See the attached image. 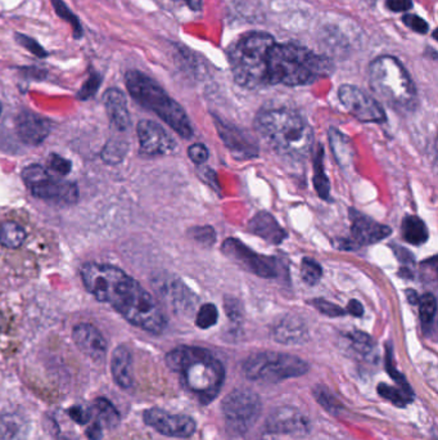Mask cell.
<instances>
[{"instance_id": "6da1fadb", "label": "cell", "mask_w": 438, "mask_h": 440, "mask_svg": "<svg viewBox=\"0 0 438 440\" xmlns=\"http://www.w3.org/2000/svg\"><path fill=\"white\" fill-rule=\"evenodd\" d=\"M83 286L97 300L110 304L126 321L151 334H161L167 320L154 296L117 266L86 263L81 266Z\"/></svg>"}, {"instance_id": "7a4b0ae2", "label": "cell", "mask_w": 438, "mask_h": 440, "mask_svg": "<svg viewBox=\"0 0 438 440\" xmlns=\"http://www.w3.org/2000/svg\"><path fill=\"white\" fill-rule=\"evenodd\" d=\"M258 133L279 154L302 159L313 145L311 126L299 112L288 107H266L255 119Z\"/></svg>"}, {"instance_id": "3957f363", "label": "cell", "mask_w": 438, "mask_h": 440, "mask_svg": "<svg viewBox=\"0 0 438 440\" xmlns=\"http://www.w3.org/2000/svg\"><path fill=\"white\" fill-rule=\"evenodd\" d=\"M166 364L170 370L180 373L184 385L202 403L215 399L223 386V363L207 349L183 345L167 354Z\"/></svg>"}, {"instance_id": "277c9868", "label": "cell", "mask_w": 438, "mask_h": 440, "mask_svg": "<svg viewBox=\"0 0 438 440\" xmlns=\"http://www.w3.org/2000/svg\"><path fill=\"white\" fill-rule=\"evenodd\" d=\"M332 72V63L325 57L296 44H274L267 58L269 85L288 86L311 84Z\"/></svg>"}, {"instance_id": "5b68a950", "label": "cell", "mask_w": 438, "mask_h": 440, "mask_svg": "<svg viewBox=\"0 0 438 440\" xmlns=\"http://www.w3.org/2000/svg\"><path fill=\"white\" fill-rule=\"evenodd\" d=\"M125 84L134 101L156 113L184 140L193 135V126L187 112L154 79L140 71L130 70L125 74Z\"/></svg>"}, {"instance_id": "8992f818", "label": "cell", "mask_w": 438, "mask_h": 440, "mask_svg": "<svg viewBox=\"0 0 438 440\" xmlns=\"http://www.w3.org/2000/svg\"><path fill=\"white\" fill-rule=\"evenodd\" d=\"M275 40L266 33H248L229 50L231 72L237 84L247 89L269 85L267 58Z\"/></svg>"}, {"instance_id": "52a82bcc", "label": "cell", "mask_w": 438, "mask_h": 440, "mask_svg": "<svg viewBox=\"0 0 438 440\" xmlns=\"http://www.w3.org/2000/svg\"><path fill=\"white\" fill-rule=\"evenodd\" d=\"M369 84L378 97L392 107L409 108L417 91L403 63L392 56H381L369 66Z\"/></svg>"}, {"instance_id": "ba28073f", "label": "cell", "mask_w": 438, "mask_h": 440, "mask_svg": "<svg viewBox=\"0 0 438 440\" xmlns=\"http://www.w3.org/2000/svg\"><path fill=\"white\" fill-rule=\"evenodd\" d=\"M242 367L246 378L270 384L304 376L309 371V364L299 356L278 351L252 354L244 361Z\"/></svg>"}, {"instance_id": "9c48e42d", "label": "cell", "mask_w": 438, "mask_h": 440, "mask_svg": "<svg viewBox=\"0 0 438 440\" xmlns=\"http://www.w3.org/2000/svg\"><path fill=\"white\" fill-rule=\"evenodd\" d=\"M22 179L31 195L52 203L71 205L79 198V188L75 183L58 179L42 165H30L23 169Z\"/></svg>"}, {"instance_id": "30bf717a", "label": "cell", "mask_w": 438, "mask_h": 440, "mask_svg": "<svg viewBox=\"0 0 438 440\" xmlns=\"http://www.w3.org/2000/svg\"><path fill=\"white\" fill-rule=\"evenodd\" d=\"M261 400L256 393L237 389L229 393L221 405L226 425L234 433H246L261 413Z\"/></svg>"}, {"instance_id": "8fae6325", "label": "cell", "mask_w": 438, "mask_h": 440, "mask_svg": "<svg viewBox=\"0 0 438 440\" xmlns=\"http://www.w3.org/2000/svg\"><path fill=\"white\" fill-rule=\"evenodd\" d=\"M221 252L226 258L261 278L274 280L280 273L277 259L266 255H260L250 250L248 246L242 244L237 238H226L221 246Z\"/></svg>"}, {"instance_id": "7c38bea8", "label": "cell", "mask_w": 438, "mask_h": 440, "mask_svg": "<svg viewBox=\"0 0 438 440\" xmlns=\"http://www.w3.org/2000/svg\"><path fill=\"white\" fill-rule=\"evenodd\" d=\"M338 98L342 106L362 123H384L387 120L382 105L357 86L341 85Z\"/></svg>"}, {"instance_id": "4fadbf2b", "label": "cell", "mask_w": 438, "mask_h": 440, "mask_svg": "<svg viewBox=\"0 0 438 440\" xmlns=\"http://www.w3.org/2000/svg\"><path fill=\"white\" fill-rule=\"evenodd\" d=\"M140 154L144 156H163L174 152L176 148L173 135L152 120H142L137 126Z\"/></svg>"}, {"instance_id": "5bb4252c", "label": "cell", "mask_w": 438, "mask_h": 440, "mask_svg": "<svg viewBox=\"0 0 438 440\" xmlns=\"http://www.w3.org/2000/svg\"><path fill=\"white\" fill-rule=\"evenodd\" d=\"M146 425L171 438H189L195 431V421L187 414H171L160 408L144 412Z\"/></svg>"}, {"instance_id": "9a60e30c", "label": "cell", "mask_w": 438, "mask_h": 440, "mask_svg": "<svg viewBox=\"0 0 438 440\" xmlns=\"http://www.w3.org/2000/svg\"><path fill=\"white\" fill-rule=\"evenodd\" d=\"M215 125L224 145L229 148L234 157L239 160H247L258 156V143L250 133L217 118H215Z\"/></svg>"}, {"instance_id": "2e32d148", "label": "cell", "mask_w": 438, "mask_h": 440, "mask_svg": "<svg viewBox=\"0 0 438 440\" xmlns=\"http://www.w3.org/2000/svg\"><path fill=\"white\" fill-rule=\"evenodd\" d=\"M350 220L352 242L356 247L376 244L391 236L392 233L390 227L378 223L355 209L350 210Z\"/></svg>"}, {"instance_id": "e0dca14e", "label": "cell", "mask_w": 438, "mask_h": 440, "mask_svg": "<svg viewBox=\"0 0 438 440\" xmlns=\"http://www.w3.org/2000/svg\"><path fill=\"white\" fill-rule=\"evenodd\" d=\"M265 429L272 434H305L310 429V421L297 408L285 405L270 413Z\"/></svg>"}, {"instance_id": "ac0fdd59", "label": "cell", "mask_w": 438, "mask_h": 440, "mask_svg": "<svg viewBox=\"0 0 438 440\" xmlns=\"http://www.w3.org/2000/svg\"><path fill=\"white\" fill-rule=\"evenodd\" d=\"M16 130L22 142L30 146H39L50 134L52 124L40 115L23 111L16 119Z\"/></svg>"}, {"instance_id": "d6986e66", "label": "cell", "mask_w": 438, "mask_h": 440, "mask_svg": "<svg viewBox=\"0 0 438 440\" xmlns=\"http://www.w3.org/2000/svg\"><path fill=\"white\" fill-rule=\"evenodd\" d=\"M74 342L85 356L96 362H102L107 353V342L100 331L89 323H80L72 332Z\"/></svg>"}, {"instance_id": "ffe728a7", "label": "cell", "mask_w": 438, "mask_h": 440, "mask_svg": "<svg viewBox=\"0 0 438 440\" xmlns=\"http://www.w3.org/2000/svg\"><path fill=\"white\" fill-rule=\"evenodd\" d=\"M103 102L112 126L119 132L127 130L130 126V113L127 110L125 94L117 88H110L105 91Z\"/></svg>"}, {"instance_id": "44dd1931", "label": "cell", "mask_w": 438, "mask_h": 440, "mask_svg": "<svg viewBox=\"0 0 438 440\" xmlns=\"http://www.w3.org/2000/svg\"><path fill=\"white\" fill-rule=\"evenodd\" d=\"M272 337L275 342H282L285 345L302 344L309 337L305 321L299 315H287L274 326Z\"/></svg>"}, {"instance_id": "7402d4cb", "label": "cell", "mask_w": 438, "mask_h": 440, "mask_svg": "<svg viewBox=\"0 0 438 440\" xmlns=\"http://www.w3.org/2000/svg\"><path fill=\"white\" fill-rule=\"evenodd\" d=\"M248 231L272 244H280L287 238L284 228L277 222V219L272 217L270 213L266 211H260L250 219Z\"/></svg>"}, {"instance_id": "603a6c76", "label": "cell", "mask_w": 438, "mask_h": 440, "mask_svg": "<svg viewBox=\"0 0 438 440\" xmlns=\"http://www.w3.org/2000/svg\"><path fill=\"white\" fill-rule=\"evenodd\" d=\"M111 367L112 375L116 384L122 389L132 388L134 378H132V358L130 350L124 345L117 346L112 356Z\"/></svg>"}, {"instance_id": "cb8c5ba5", "label": "cell", "mask_w": 438, "mask_h": 440, "mask_svg": "<svg viewBox=\"0 0 438 440\" xmlns=\"http://www.w3.org/2000/svg\"><path fill=\"white\" fill-rule=\"evenodd\" d=\"M170 301V304L178 312H193L195 308V293L183 283V281L175 280L167 282L165 293H162Z\"/></svg>"}, {"instance_id": "d4e9b609", "label": "cell", "mask_w": 438, "mask_h": 440, "mask_svg": "<svg viewBox=\"0 0 438 440\" xmlns=\"http://www.w3.org/2000/svg\"><path fill=\"white\" fill-rule=\"evenodd\" d=\"M401 233H403V239L414 246L425 244L430 237L428 228L425 222L415 215L405 217L403 225H401Z\"/></svg>"}, {"instance_id": "484cf974", "label": "cell", "mask_w": 438, "mask_h": 440, "mask_svg": "<svg viewBox=\"0 0 438 440\" xmlns=\"http://www.w3.org/2000/svg\"><path fill=\"white\" fill-rule=\"evenodd\" d=\"M324 150L323 146L318 143L313 154V187L316 193L323 200H329L330 196V183L328 181L325 169H324Z\"/></svg>"}, {"instance_id": "4316f807", "label": "cell", "mask_w": 438, "mask_h": 440, "mask_svg": "<svg viewBox=\"0 0 438 440\" xmlns=\"http://www.w3.org/2000/svg\"><path fill=\"white\" fill-rule=\"evenodd\" d=\"M329 142L333 151L334 156L342 167H347L354 157V150L351 146V142L345 134L340 130L330 128L329 129Z\"/></svg>"}, {"instance_id": "83f0119b", "label": "cell", "mask_w": 438, "mask_h": 440, "mask_svg": "<svg viewBox=\"0 0 438 440\" xmlns=\"http://www.w3.org/2000/svg\"><path fill=\"white\" fill-rule=\"evenodd\" d=\"M26 430V422L16 413L0 417V440H22Z\"/></svg>"}, {"instance_id": "f1b7e54d", "label": "cell", "mask_w": 438, "mask_h": 440, "mask_svg": "<svg viewBox=\"0 0 438 440\" xmlns=\"http://www.w3.org/2000/svg\"><path fill=\"white\" fill-rule=\"evenodd\" d=\"M26 239V231L13 220L0 224V244L7 249H18Z\"/></svg>"}, {"instance_id": "f546056e", "label": "cell", "mask_w": 438, "mask_h": 440, "mask_svg": "<svg viewBox=\"0 0 438 440\" xmlns=\"http://www.w3.org/2000/svg\"><path fill=\"white\" fill-rule=\"evenodd\" d=\"M94 416L100 427H113L119 424V413L107 399L99 398L93 405Z\"/></svg>"}, {"instance_id": "4dcf8cb0", "label": "cell", "mask_w": 438, "mask_h": 440, "mask_svg": "<svg viewBox=\"0 0 438 440\" xmlns=\"http://www.w3.org/2000/svg\"><path fill=\"white\" fill-rule=\"evenodd\" d=\"M53 7L56 9V13L64 20L66 22H69L71 25V28L74 30V38L75 39H80L83 35V26L79 21L76 14L72 13L70 11V8L66 6V3L63 0H50Z\"/></svg>"}, {"instance_id": "1f68e13d", "label": "cell", "mask_w": 438, "mask_h": 440, "mask_svg": "<svg viewBox=\"0 0 438 440\" xmlns=\"http://www.w3.org/2000/svg\"><path fill=\"white\" fill-rule=\"evenodd\" d=\"M419 315H420V321L423 325H431L436 310H437V300L434 298V295L431 293H427L419 298Z\"/></svg>"}, {"instance_id": "d6a6232c", "label": "cell", "mask_w": 438, "mask_h": 440, "mask_svg": "<svg viewBox=\"0 0 438 440\" xmlns=\"http://www.w3.org/2000/svg\"><path fill=\"white\" fill-rule=\"evenodd\" d=\"M301 277L310 286H315L323 277V268L313 259L305 258L301 263Z\"/></svg>"}, {"instance_id": "836d02e7", "label": "cell", "mask_w": 438, "mask_h": 440, "mask_svg": "<svg viewBox=\"0 0 438 440\" xmlns=\"http://www.w3.org/2000/svg\"><path fill=\"white\" fill-rule=\"evenodd\" d=\"M219 320V312H217V308L207 303V304H203L198 313L195 315V325L197 327H200L202 329H207L212 326H215Z\"/></svg>"}, {"instance_id": "e575fe53", "label": "cell", "mask_w": 438, "mask_h": 440, "mask_svg": "<svg viewBox=\"0 0 438 440\" xmlns=\"http://www.w3.org/2000/svg\"><path fill=\"white\" fill-rule=\"evenodd\" d=\"M126 151H127V145L124 142L110 140L102 151V159L110 165H116L122 160Z\"/></svg>"}, {"instance_id": "d590c367", "label": "cell", "mask_w": 438, "mask_h": 440, "mask_svg": "<svg viewBox=\"0 0 438 440\" xmlns=\"http://www.w3.org/2000/svg\"><path fill=\"white\" fill-rule=\"evenodd\" d=\"M379 394L382 395L383 398L390 399L395 405H405L408 402H410L411 391L400 390V389H395L392 386L388 385L381 384L378 388Z\"/></svg>"}, {"instance_id": "8d00e7d4", "label": "cell", "mask_w": 438, "mask_h": 440, "mask_svg": "<svg viewBox=\"0 0 438 440\" xmlns=\"http://www.w3.org/2000/svg\"><path fill=\"white\" fill-rule=\"evenodd\" d=\"M350 340H351V344L355 348L356 351L362 353L364 356H368L369 353H371L373 348H374L373 339L362 331L352 332L350 335Z\"/></svg>"}, {"instance_id": "74e56055", "label": "cell", "mask_w": 438, "mask_h": 440, "mask_svg": "<svg viewBox=\"0 0 438 440\" xmlns=\"http://www.w3.org/2000/svg\"><path fill=\"white\" fill-rule=\"evenodd\" d=\"M189 235L195 241L200 242L203 246H211V244H215V230L212 227H209V225L195 227V228L189 230Z\"/></svg>"}, {"instance_id": "f35d334b", "label": "cell", "mask_w": 438, "mask_h": 440, "mask_svg": "<svg viewBox=\"0 0 438 440\" xmlns=\"http://www.w3.org/2000/svg\"><path fill=\"white\" fill-rule=\"evenodd\" d=\"M311 304L319 310L320 313L328 315V317H342V315H347L346 309H343L340 305H335L330 301L324 300V299H315Z\"/></svg>"}, {"instance_id": "ab89813d", "label": "cell", "mask_w": 438, "mask_h": 440, "mask_svg": "<svg viewBox=\"0 0 438 440\" xmlns=\"http://www.w3.org/2000/svg\"><path fill=\"white\" fill-rule=\"evenodd\" d=\"M16 40L23 48H26L28 52H31L34 56L39 57V58H44V57L48 56V52L42 48V45L36 42L35 39H33L30 36L23 35V34H16Z\"/></svg>"}, {"instance_id": "60d3db41", "label": "cell", "mask_w": 438, "mask_h": 440, "mask_svg": "<svg viewBox=\"0 0 438 440\" xmlns=\"http://www.w3.org/2000/svg\"><path fill=\"white\" fill-rule=\"evenodd\" d=\"M102 83V77L98 72H91V77H88V80L83 85L81 91H79V98L80 99H89L97 93L99 86Z\"/></svg>"}, {"instance_id": "b9f144b4", "label": "cell", "mask_w": 438, "mask_h": 440, "mask_svg": "<svg viewBox=\"0 0 438 440\" xmlns=\"http://www.w3.org/2000/svg\"><path fill=\"white\" fill-rule=\"evenodd\" d=\"M403 22L408 28H410L413 31H415L417 34H427L428 28H430L428 23L415 14H405L403 17Z\"/></svg>"}, {"instance_id": "7bdbcfd3", "label": "cell", "mask_w": 438, "mask_h": 440, "mask_svg": "<svg viewBox=\"0 0 438 440\" xmlns=\"http://www.w3.org/2000/svg\"><path fill=\"white\" fill-rule=\"evenodd\" d=\"M209 150L207 147L202 143H195L188 148V156L190 160L193 161L197 165L204 164L209 159Z\"/></svg>"}, {"instance_id": "ee69618b", "label": "cell", "mask_w": 438, "mask_h": 440, "mask_svg": "<svg viewBox=\"0 0 438 440\" xmlns=\"http://www.w3.org/2000/svg\"><path fill=\"white\" fill-rule=\"evenodd\" d=\"M49 167L58 174L67 175L71 171V162L58 154H50Z\"/></svg>"}, {"instance_id": "f6af8a7d", "label": "cell", "mask_w": 438, "mask_h": 440, "mask_svg": "<svg viewBox=\"0 0 438 440\" xmlns=\"http://www.w3.org/2000/svg\"><path fill=\"white\" fill-rule=\"evenodd\" d=\"M70 416L71 419L79 424H86L88 421H91V412L83 407H74L70 410Z\"/></svg>"}, {"instance_id": "bcb514c9", "label": "cell", "mask_w": 438, "mask_h": 440, "mask_svg": "<svg viewBox=\"0 0 438 440\" xmlns=\"http://www.w3.org/2000/svg\"><path fill=\"white\" fill-rule=\"evenodd\" d=\"M386 6L392 12H405V11L411 9L413 1L411 0H387Z\"/></svg>"}, {"instance_id": "7dc6e473", "label": "cell", "mask_w": 438, "mask_h": 440, "mask_svg": "<svg viewBox=\"0 0 438 440\" xmlns=\"http://www.w3.org/2000/svg\"><path fill=\"white\" fill-rule=\"evenodd\" d=\"M346 312L348 315H354V317H362L364 315V307H362L360 301L351 300L348 303Z\"/></svg>"}, {"instance_id": "c3c4849f", "label": "cell", "mask_w": 438, "mask_h": 440, "mask_svg": "<svg viewBox=\"0 0 438 440\" xmlns=\"http://www.w3.org/2000/svg\"><path fill=\"white\" fill-rule=\"evenodd\" d=\"M239 307V303L236 300L226 301V312L230 318L233 320H237V317H241V310H238L237 308Z\"/></svg>"}, {"instance_id": "681fc988", "label": "cell", "mask_w": 438, "mask_h": 440, "mask_svg": "<svg viewBox=\"0 0 438 440\" xmlns=\"http://www.w3.org/2000/svg\"><path fill=\"white\" fill-rule=\"evenodd\" d=\"M86 433H88V436L91 438V440H99L102 438V427L94 422L93 425L88 427Z\"/></svg>"}, {"instance_id": "f907efd6", "label": "cell", "mask_w": 438, "mask_h": 440, "mask_svg": "<svg viewBox=\"0 0 438 440\" xmlns=\"http://www.w3.org/2000/svg\"><path fill=\"white\" fill-rule=\"evenodd\" d=\"M176 1H183L184 4H187L193 11H200L202 4H203V0H176Z\"/></svg>"}, {"instance_id": "816d5d0a", "label": "cell", "mask_w": 438, "mask_h": 440, "mask_svg": "<svg viewBox=\"0 0 438 440\" xmlns=\"http://www.w3.org/2000/svg\"><path fill=\"white\" fill-rule=\"evenodd\" d=\"M406 298H408V300H409L410 304H417V301H419V296H417V293L414 290H408L406 291Z\"/></svg>"}, {"instance_id": "f5cc1de1", "label": "cell", "mask_w": 438, "mask_h": 440, "mask_svg": "<svg viewBox=\"0 0 438 440\" xmlns=\"http://www.w3.org/2000/svg\"><path fill=\"white\" fill-rule=\"evenodd\" d=\"M0 112H1V105H0Z\"/></svg>"}]
</instances>
